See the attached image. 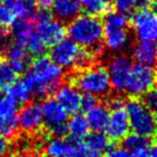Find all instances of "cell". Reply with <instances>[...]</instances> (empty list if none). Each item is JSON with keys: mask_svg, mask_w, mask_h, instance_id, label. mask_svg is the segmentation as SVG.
<instances>
[{"mask_svg": "<svg viewBox=\"0 0 157 157\" xmlns=\"http://www.w3.org/2000/svg\"><path fill=\"white\" fill-rule=\"evenodd\" d=\"M128 117L129 128L132 132L151 138L156 129L154 111L148 109L141 100L131 99L124 105Z\"/></svg>", "mask_w": 157, "mask_h": 157, "instance_id": "cell-6", "label": "cell"}, {"mask_svg": "<svg viewBox=\"0 0 157 157\" xmlns=\"http://www.w3.org/2000/svg\"><path fill=\"white\" fill-rule=\"evenodd\" d=\"M90 126L87 120L80 113H74L67 121V133H69L70 139L76 142H81L90 133Z\"/></svg>", "mask_w": 157, "mask_h": 157, "instance_id": "cell-20", "label": "cell"}, {"mask_svg": "<svg viewBox=\"0 0 157 157\" xmlns=\"http://www.w3.org/2000/svg\"><path fill=\"white\" fill-rule=\"evenodd\" d=\"M18 103L8 94L0 95V136L11 138L17 130Z\"/></svg>", "mask_w": 157, "mask_h": 157, "instance_id": "cell-10", "label": "cell"}, {"mask_svg": "<svg viewBox=\"0 0 157 157\" xmlns=\"http://www.w3.org/2000/svg\"><path fill=\"white\" fill-rule=\"evenodd\" d=\"M11 26V33L13 37L14 43L22 46H25L28 39L36 31L35 24L29 18H18L17 21H14Z\"/></svg>", "mask_w": 157, "mask_h": 157, "instance_id": "cell-23", "label": "cell"}, {"mask_svg": "<svg viewBox=\"0 0 157 157\" xmlns=\"http://www.w3.org/2000/svg\"><path fill=\"white\" fill-rule=\"evenodd\" d=\"M55 99L69 114L78 113L81 110L82 93L73 84H60L55 90Z\"/></svg>", "mask_w": 157, "mask_h": 157, "instance_id": "cell-14", "label": "cell"}, {"mask_svg": "<svg viewBox=\"0 0 157 157\" xmlns=\"http://www.w3.org/2000/svg\"><path fill=\"white\" fill-rule=\"evenodd\" d=\"M96 51H87L73 42L71 39H61L52 45L50 58L58 67L65 70L73 68H85L93 61Z\"/></svg>", "mask_w": 157, "mask_h": 157, "instance_id": "cell-3", "label": "cell"}, {"mask_svg": "<svg viewBox=\"0 0 157 157\" xmlns=\"http://www.w3.org/2000/svg\"><path fill=\"white\" fill-rule=\"evenodd\" d=\"M155 80L156 76L152 66L136 63L131 67L125 92L132 97L143 96L154 88Z\"/></svg>", "mask_w": 157, "mask_h": 157, "instance_id": "cell-7", "label": "cell"}, {"mask_svg": "<svg viewBox=\"0 0 157 157\" xmlns=\"http://www.w3.org/2000/svg\"><path fill=\"white\" fill-rule=\"evenodd\" d=\"M78 3L81 11L96 17L107 14L111 7V0H78Z\"/></svg>", "mask_w": 157, "mask_h": 157, "instance_id": "cell-25", "label": "cell"}, {"mask_svg": "<svg viewBox=\"0 0 157 157\" xmlns=\"http://www.w3.org/2000/svg\"><path fill=\"white\" fill-rule=\"evenodd\" d=\"M15 18H30L36 13V0H0Z\"/></svg>", "mask_w": 157, "mask_h": 157, "instance_id": "cell-24", "label": "cell"}, {"mask_svg": "<svg viewBox=\"0 0 157 157\" xmlns=\"http://www.w3.org/2000/svg\"><path fill=\"white\" fill-rule=\"evenodd\" d=\"M9 142H8V139L5 137H1L0 136V157H3L8 154L9 152Z\"/></svg>", "mask_w": 157, "mask_h": 157, "instance_id": "cell-38", "label": "cell"}, {"mask_svg": "<svg viewBox=\"0 0 157 157\" xmlns=\"http://www.w3.org/2000/svg\"><path fill=\"white\" fill-rule=\"evenodd\" d=\"M43 125L41 105L39 103H25L17 112V126L23 131L33 133L40 130Z\"/></svg>", "mask_w": 157, "mask_h": 157, "instance_id": "cell-12", "label": "cell"}, {"mask_svg": "<svg viewBox=\"0 0 157 157\" xmlns=\"http://www.w3.org/2000/svg\"><path fill=\"white\" fill-rule=\"evenodd\" d=\"M105 130L107 132L108 138L113 141L122 140L125 136L128 135L130 128H129L128 117L124 107L112 109Z\"/></svg>", "mask_w": 157, "mask_h": 157, "instance_id": "cell-13", "label": "cell"}, {"mask_svg": "<svg viewBox=\"0 0 157 157\" xmlns=\"http://www.w3.org/2000/svg\"><path fill=\"white\" fill-rule=\"evenodd\" d=\"M82 142V147L88 157H100L110 147V139L102 131L90 132Z\"/></svg>", "mask_w": 157, "mask_h": 157, "instance_id": "cell-16", "label": "cell"}, {"mask_svg": "<svg viewBox=\"0 0 157 157\" xmlns=\"http://www.w3.org/2000/svg\"><path fill=\"white\" fill-rule=\"evenodd\" d=\"M14 21H15V17L12 14V12L0 1V24L5 27H8L11 26Z\"/></svg>", "mask_w": 157, "mask_h": 157, "instance_id": "cell-31", "label": "cell"}, {"mask_svg": "<svg viewBox=\"0 0 157 157\" xmlns=\"http://www.w3.org/2000/svg\"><path fill=\"white\" fill-rule=\"evenodd\" d=\"M125 103H124V100H123L121 97H115L111 100V108H120V107H124Z\"/></svg>", "mask_w": 157, "mask_h": 157, "instance_id": "cell-39", "label": "cell"}, {"mask_svg": "<svg viewBox=\"0 0 157 157\" xmlns=\"http://www.w3.org/2000/svg\"><path fill=\"white\" fill-rule=\"evenodd\" d=\"M63 71L51 58L41 55L29 66L24 80L30 87L33 96L39 98L55 93L61 84Z\"/></svg>", "mask_w": 157, "mask_h": 157, "instance_id": "cell-1", "label": "cell"}, {"mask_svg": "<svg viewBox=\"0 0 157 157\" xmlns=\"http://www.w3.org/2000/svg\"><path fill=\"white\" fill-rule=\"evenodd\" d=\"M6 56L8 63L16 73H23L26 71V69H28L29 53L24 46L18 45L16 43L11 44L6 50Z\"/></svg>", "mask_w": 157, "mask_h": 157, "instance_id": "cell-17", "label": "cell"}, {"mask_svg": "<svg viewBox=\"0 0 157 157\" xmlns=\"http://www.w3.org/2000/svg\"><path fill=\"white\" fill-rule=\"evenodd\" d=\"M51 9L54 17L60 22H70L81 11L78 0H54Z\"/></svg>", "mask_w": 157, "mask_h": 157, "instance_id": "cell-18", "label": "cell"}, {"mask_svg": "<svg viewBox=\"0 0 157 157\" xmlns=\"http://www.w3.org/2000/svg\"><path fill=\"white\" fill-rule=\"evenodd\" d=\"M38 24L36 33L46 46H52L65 38L66 27L63 22L53 17L48 11H39L37 13Z\"/></svg>", "mask_w": 157, "mask_h": 157, "instance_id": "cell-9", "label": "cell"}, {"mask_svg": "<svg viewBox=\"0 0 157 157\" xmlns=\"http://www.w3.org/2000/svg\"><path fill=\"white\" fill-rule=\"evenodd\" d=\"M0 60H1V53H0Z\"/></svg>", "mask_w": 157, "mask_h": 157, "instance_id": "cell-42", "label": "cell"}, {"mask_svg": "<svg viewBox=\"0 0 157 157\" xmlns=\"http://www.w3.org/2000/svg\"><path fill=\"white\" fill-rule=\"evenodd\" d=\"M73 85L83 94L105 96L111 88L107 67L94 65L82 68L73 76Z\"/></svg>", "mask_w": 157, "mask_h": 157, "instance_id": "cell-5", "label": "cell"}, {"mask_svg": "<svg viewBox=\"0 0 157 157\" xmlns=\"http://www.w3.org/2000/svg\"><path fill=\"white\" fill-rule=\"evenodd\" d=\"M151 1H153V0H151Z\"/></svg>", "mask_w": 157, "mask_h": 157, "instance_id": "cell-43", "label": "cell"}, {"mask_svg": "<svg viewBox=\"0 0 157 157\" xmlns=\"http://www.w3.org/2000/svg\"><path fill=\"white\" fill-rule=\"evenodd\" d=\"M132 58L137 63L153 66L156 60V45L155 42L139 41L132 48Z\"/></svg>", "mask_w": 157, "mask_h": 157, "instance_id": "cell-19", "label": "cell"}, {"mask_svg": "<svg viewBox=\"0 0 157 157\" xmlns=\"http://www.w3.org/2000/svg\"><path fill=\"white\" fill-rule=\"evenodd\" d=\"M6 33H7V30H6V27L2 26L0 24V40H2L3 38L6 37Z\"/></svg>", "mask_w": 157, "mask_h": 157, "instance_id": "cell-40", "label": "cell"}, {"mask_svg": "<svg viewBox=\"0 0 157 157\" xmlns=\"http://www.w3.org/2000/svg\"><path fill=\"white\" fill-rule=\"evenodd\" d=\"M130 23L139 41L155 42L157 38V16L152 8L145 7L136 10Z\"/></svg>", "mask_w": 157, "mask_h": 157, "instance_id": "cell-8", "label": "cell"}, {"mask_svg": "<svg viewBox=\"0 0 157 157\" xmlns=\"http://www.w3.org/2000/svg\"><path fill=\"white\" fill-rule=\"evenodd\" d=\"M13 157H27L26 155H16V156H13Z\"/></svg>", "mask_w": 157, "mask_h": 157, "instance_id": "cell-41", "label": "cell"}, {"mask_svg": "<svg viewBox=\"0 0 157 157\" xmlns=\"http://www.w3.org/2000/svg\"><path fill=\"white\" fill-rule=\"evenodd\" d=\"M43 124L46 125L48 129L53 128L55 126L67 124L68 113L65 108L54 98L45 99L41 105Z\"/></svg>", "mask_w": 157, "mask_h": 157, "instance_id": "cell-15", "label": "cell"}, {"mask_svg": "<svg viewBox=\"0 0 157 157\" xmlns=\"http://www.w3.org/2000/svg\"><path fill=\"white\" fill-rule=\"evenodd\" d=\"M54 0H36V9L39 11H48L52 8Z\"/></svg>", "mask_w": 157, "mask_h": 157, "instance_id": "cell-36", "label": "cell"}, {"mask_svg": "<svg viewBox=\"0 0 157 157\" xmlns=\"http://www.w3.org/2000/svg\"><path fill=\"white\" fill-rule=\"evenodd\" d=\"M24 48H26V51L29 53V55H33V56L38 57V56H41V55H43L44 53H45L48 46L42 42V40L38 37V35L35 31V33H33V36L28 39V41L26 42Z\"/></svg>", "mask_w": 157, "mask_h": 157, "instance_id": "cell-29", "label": "cell"}, {"mask_svg": "<svg viewBox=\"0 0 157 157\" xmlns=\"http://www.w3.org/2000/svg\"><path fill=\"white\" fill-rule=\"evenodd\" d=\"M7 94L11 96L17 103H23V105L29 102L33 97L30 87L24 78L15 80L14 83L7 90Z\"/></svg>", "mask_w": 157, "mask_h": 157, "instance_id": "cell-26", "label": "cell"}, {"mask_svg": "<svg viewBox=\"0 0 157 157\" xmlns=\"http://www.w3.org/2000/svg\"><path fill=\"white\" fill-rule=\"evenodd\" d=\"M142 102H143L148 109H151L152 111H155V109H156V107H157V94L154 90V88L143 95V100H142Z\"/></svg>", "mask_w": 157, "mask_h": 157, "instance_id": "cell-33", "label": "cell"}, {"mask_svg": "<svg viewBox=\"0 0 157 157\" xmlns=\"http://www.w3.org/2000/svg\"><path fill=\"white\" fill-rule=\"evenodd\" d=\"M66 33L69 36V39L81 48L97 51L102 41L103 25L96 16L78 14L69 22Z\"/></svg>", "mask_w": 157, "mask_h": 157, "instance_id": "cell-2", "label": "cell"}, {"mask_svg": "<svg viewBox=\"0 0 157 157\" xmlns=\"http://www.w3.org/2000/svg\"><path fill=\"white\" fill-rule=\"evenodd\" d=\"M150 138L138 135V133L135 132L128 133V135H126L123 138V147L130 153L136 152V151L140 150L142 147H145V146L150 145Z\"/></svg>", "mask_w": 157, "mask_h": 157, "instance_id": "cell-27", "label": "cell"}, {"mask_svg": "<svg viewBox=\"0 0 157 157\" xmlns=\"http://www.w3.org/2000/svg\"><path fill=\"white\" fill-rule=\"evenodd\" d=\"M131 157H157L156 147L153 144L142 147L136 152L131 153Z\"/></svg>", "mask_w": 157, "mask_h": 157, "instance_id": "cell-32", "label": "cell"}, {"mask_svg": "<svg viewBox=\"0 0 157 157\" xmlns=\"http://www.w3.org/2000/svg\"><path fill=\"white\" fill-rule=\"evenodd\" d=\"M114 9L123 14H128L135 11L139 6V0H111Z\"/></svg>", "mask_w": 157, "mask_h": 157, "instance_id": "cell-30", "label": "cell"}, {"mask_svg": "<svg viewBox=\"0 0 157 157\" xmlns=\"http://www.w3.org/2000/svg\"><path fill=\"white\" fill-rule=\"evenodd\" d=\"M103 21L102 41L112 52H123L130 45L128 18L120 12H108Z\"/></svg>", "mask_w": 157, "mask_h": 157, "instance_id": "cell-4", "label": "cell"}, {"mask_svg": "<svg viewBox=\"0 0 157 157\" xmlns=\"http://www.w3.org/2000/svg\"><path fill=\"white\" fill-rule=\"evenodd\" d=\"M97 97L93 96V95L84 94L82 95V100H81V110H84L87 112L92 108H94L97 105Z\"/></svg>", "mask_w": 157, "mask_h": 157, "instance_id": "cell-34", "label": "cell"}, {"mask_svg": "<svg viewBox=\"0 0 157 157\" xmlns=\"http://www.w3.org/2000/svg\"><path fill=\"white\" fill-rule=\"evenodd\" d=\"M110 111L107 105L97 103L94 108L86 112V120L88 126L94 131H103L109 120Z\"/></svg>", "mask_w": 157, "mask_h": 157, "instance_id": "cell-21", "label": "cell"}, {"mask_svg": "<svg viewBox=\"0 0 157 157\" xmlns=\"http://www.w3.org/2000/svg\"><path fill=\"white\" fill-rule=\"evenodd\" d=\"M105 153L107 157H131V153L124 147H109Z\"/></svg>", "mask_w": 157, "mask_h": 157, "instance_id": "cell-35", "label": "cell"}, {"mask_svg": "<svg viewBox=\"0 0 157 157\" xmlns=\"http://www.w3.org/2000/svg\"><path fill=\"white\" fill-rule=\"evenodd\" d=\"M132 61L125 55H116L110 59L107 71L109 74L110 85L116 92H125Z\"/></svg>", "mask_w": 157, "mask_h": 157, "instance_id": "cell-11", "label": "cell"}, {"mask_svg": "<svg viewBox=\"0 0 157 157\" xmlns=\"http://www.w3.org/2000/svg\"><path fill=\"white\" fill-rule=\"evenodd\" d=\"M16 72L8 61L0 60V90H7L16 80Z\"/></svg>", "mask_w": 157, "mask_h": 157, "instance_id": "cell-28", "label": "cell"}, {"mask_svg": "<svg viewBox=\"0 0 157 157\" xmlns=\"http://www.w3.org/2000/svg\"><path fill=\"white\" fill-rule=\"evenodd\" d=\"M68 157H88V156L85 153V151L83 150V147H82L81 142H76L73 151H72L71 154H70Z\"/></svg>", "mask_w": 157, "mask_h": 157, "instance_id": "cell-37", "label": "cell"}, {"mask_svg": "<svg viewBox=\"0 0 157 157\" xmlns=\"http://www.w3.org/2000/svg\"><path fill=\"white\" fill-rule=\"evenodd\" d=\"M76 141L54 137L46 143L45 154L48 157H68L73 151Z\"/></svg>", "mask_w": 157, "mask_h": 157, "instance_id": "cell-22", "label": "cell"}]
</instances>
